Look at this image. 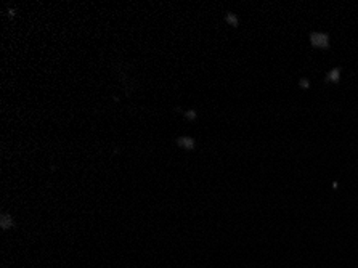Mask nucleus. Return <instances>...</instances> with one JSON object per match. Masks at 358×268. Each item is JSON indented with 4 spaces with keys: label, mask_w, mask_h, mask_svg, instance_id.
Here are the masks:
<instances>
[{
    "label": "nucleus",
    "mask_w": 358,
    "mask_h": 268,
    "mask_svg": "<svg viewBox=\"0 0 358 268\" xmlns=\"http://www.w3.org/2000/svg\"><path fill=\"white\" fill-rule=\"evenodd\" d=\"M178 145L183 146V148H193V140L192 139H180L178 140Z\"/></svg>",
    "instance_id": "1"
}]
</instances>
